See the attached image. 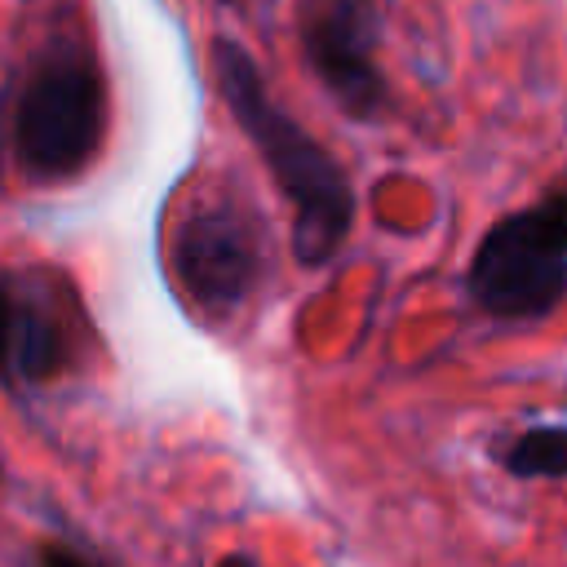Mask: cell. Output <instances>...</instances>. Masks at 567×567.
Returning <instances> with one entry per match:
<instances>
[{
  "mask_svg": "<svg viewBox=\"0 0 567 567\" xmlns=\"http://www.w3.org/2000/svg\"><path fill=\"white\" fill-rule=\"evenodd\" d=\"M213 84L288 204L292 257L301 266H328L354 226V186L346 164L301 120L288 115V106L270 93L257 58L226 35L213 40Z\"/></svg>",
  "mask_w": 567,
  "mask_h": 567,
  "instance_id": "cell-1",
  "label": "cell"
},
{
  "mask_svg": "<svg viewBox=\"0 0 567 567\" xmlns=\"http://www.w3.org/2000/svg\"><path fill=\"white\" fill-rule=\"evenodd\" d=\"M106 75L84 35L44 44L13 80L4 151L22 182L58 186L80 177L106 142Z\"/></svg>",
  "mask_w": 567,
  "mask_h": 567,
  "instance_id": "cell-2",
  "label": "cell"
},
{
  "mask_svg": "<svg viewBox=\"0 0 567 567\" xmlns=\"http://www.w3.org/2000/svg\"><path fill=\"white\" fill-rule=\"evenodd\" d=\"M266 257L270 235L252 199L226 177L190 182L168 230V270L190 310L204 319L235 315L261 288Z\"/></svg>",
  "mask_w": 567,
  "mask_h": 567,
  "instance_id": "cell-3",
  "label": "cell"
},
{
  "mask_svg": "<svg viewBox=\"0 0 567 567\" xmlns=\"http://www.w3.org/2000/svg\"><path fill=\"white\" fill-rule=\"evenodd\" d=\"M465 284L492 319H545L567 297V190L492 221Z\"/></svg>",
  "mask_w": 567,
  "mask_h": 567,
  "instance_id": "cell-4",
  "label": "cell"
},
{
  "mask_svg": "<svg viewBox=\"0 0 567 567\" xmlns=\"http://www.w3.org/2000/svg\"><path fill=\"white\" fill-rule=\"evenodd\" d=\"M297 44L323 93L354 120H381L390 84L381 71V22L372 0H306L297 13Z\"/></svg>",
  "mask_w": 567,
  "mask_h": 567,
  "instance_id": "cell-5",
  "label": "cell"
},
{
  "mask_svg": "<svg viewBox=\"0 0 567 567\" xmlns=\"http://www.w3.org/2000/svg\"><path fill=\"white\" fill-rule=\"evenodd\" d=\"M80 301L49 270L0 275V381L44 385L75 363Z\"/></svg>",
  "mask_w": 567,
  "mask_h": 567,
  "instance_id": "cell-6",
  "label": "cell"
},
{
  "mask_svg": "<svg viewBox=\"0 0 567 567\" xmlns=\"http://www.w3.org/2000/svg\"><path fill=\"white\" fill-rule=\"evenodd\" d=\"M501 461L518 478H563L567 474V425H532L514 434Z\"/></svg>",
  "mask_w": 567,
  "mask_h": 567,
  "instance_id": "cell-7",
  "label": "cell"
},
{
  "mask_svg": "<svg viewBox=\"0 0 567 567\" xmlns=\"http://www.w3.org/2000/svg\"><path fill=\"white\" fill-rule=\"evenodd\" d=\"M31 567H102L93 554L75 549V545H40V554L31 558Z\"/></svg>",
  "mask_w": 567,
  "mask_h": 567,
  "instance_id": "cell-8",
  "label": "cell"
},
{
  "mask_svg": "<svg viewBox=\"0 0 567 567\" xmlns=\"http://www.w3.org/2000/svg\"><path fill=\"white\" fill-rule=\"evenodd\" d=\"M217 567H257V563H252L248 554H226V558H221Z\"/></svg>",
  "mask_w": 567,
  "mask_h": 567,
  "instance_id": "cell-9",
  "label": "cell"
}]
</instances>
